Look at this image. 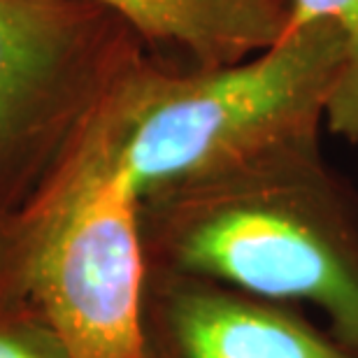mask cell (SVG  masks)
<instances>
[{
	"instance_id": "obj_2",
	"label": "cell",
	"mask_w": 358,
	"mask_h": 358,
	"mask_svg": "<svg viewBox=\"0 0 358 358\" xmlns=\"http://www.w3.org/2000/svg\"><path fill=\"white\" fill-rule=\"evenodd\" d=\"M345 47L328 19L293 17L254 59L175 66L145 54L105 98L114 168L142 200L268 149L321 138Z\"/></svg>"
},
{
	"instance_id": "obj_3",
	"label": "cell",
	"mask_w": 358,
	"mask_h": 358,
	"mask_svg": "<svg viewBox=\"0 0 358 358\" xmlns=\"http://www.w3.org/2000/svg\"><path fill=\"white\" fill-rule=\"evenodd\" d=\"M103 100L33 191L0 212V305L31 307L70 358H140V200L114 168Z\"/></svg>"
},
{
	"instance_id": "obj_7",
	"label": "cell",
	"mask_w": 358,
	"mask_h": 358,
	"mask_svg": "<svg viewBox=\"0 0 358 358\" xmlns=\"http://www.w3.org/2000/svg\"><path fill=\"white\" fill-rule=\"evenodd\" d=\"M293 17L328 19L338 28L345 63L326 112V128L347 142H358V0H291Z\"/></svg>"
},
{
	"instance_id": "obj_8",
	"label": "cell",
	"mask_w": 358,
	"mask_h": 358,
	"mask_svg": "<svg viewBox=\"0 0 358 358\" xmlns=\"http://www.w3.org/2000/svg\"><path fill=\"white\" fill-rule=\"evenodd\" d=\"M0 358H70V354L31 307L0 305Z\"/></svg>"
},
{
	"instance_id": "obj_6",
	"label": "cell",
	"mask_w": 358,
	"mask_h": 358,
	"mask_svg": "<svg viewBox=\"0 0 358 358\" xmlns=\"http://www.w3.org/2000/svg\"><path fill=\"white\" fill-rule=\"evenodd\" d=\"M124 17L147 47H175L189 66H226L270 47L293 19L291 0H84Z\"/></svg>"
},
{
	"instance_id": "obj_5",
	"label": "cell",
	"mask_w": 358,
	"mask_h": 358,
	"mask_svg": "<svg viewBox=\"0 0 358 358\" xmlns=\"http://www.w3.org/2000/svg\"><path fill=\"white\" fill-rule=\"evenodd\" d=\"M140 358H358L289 305L147 270Z\"/></svg>"
},
{
	"instance_id": "obj_4",
	"label": "cell",
	"mask_w": 358,
	"mask_h": 358,
	"mask_svg": "<svg viewBox=\"0 0 358 358\" xmlns=\"http://www.w3.org/2000/svg\"><path fill=\"white\" fill-rule=\"evenodd\" d=\"M149 54L84 0H0V212L33 191L121 77Z\"/></svg>"
},
{
	"instance_id": "obj_1",
	"label": "cell",
	"mask_w": 358,
	"mask_h": 358,
	"mask_svg": "<svg viewBox=\"0 0 358 358\" xmlns=\"http://www.w3.org/2000/svg\"><path fill=\"white\" fill-rule=\"evenodd\" d=\"M140 233L147 270L310 305L358 352V200L321 138L142 198Z\"/></svg>"
}]
</instances>
